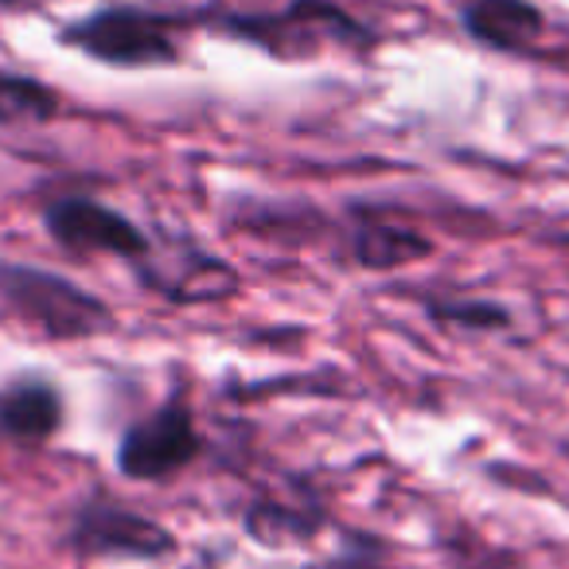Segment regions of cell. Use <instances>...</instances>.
<instances>
[{"mask_svg": "<svg viewBox=\"0 0 569 569\" xmlns=\"http://www.w3.org/2000/svg\"><path fill=\"white\" fill-rule=\"evenodd\" d=\"M0 305L20 325L56 343L98 340V336H110L118 328L110 305L90 289H82L79 281L56 273V269H40L12 258H0Z\"/></svg>", "mask_w": 569, "mask_h": 569, "instance_id": "6da1fadb", "label": "cell"}, {"mask_svg": "<svg viewBox=\"0 0 569 569\" xmlns=\"http://www.w3.org/2000/svg\"><path fill=\"white\" fill-rule=\"evenodd\" d=\"M214 28L234 40H246L273 59H312L325 48L371 51L379 36L356 17L332 4V0H293L281 12H258V17H219Z\"/></svg>", "mask_w": 569, "mask_h": 569, "instance_id": "7a4b0ae2", "label": "cell"}, {"mask_svg": "<svg viewBox=\"0 0 569 569\" xmlns=\"http://www.w3.org/2000/svg\"><path fill=\"white\" fill-rule=\"evenodd\" d=\"M180 24H188V20L121 4V9H98L67 24L59 32V43L82 51L102 67H118V71L176 67L180 63V43H176Z\"/></svg>", "mask_w": 569, "mask_h": 569, "instance_id": "3957f363", "label": "cell"}, {"mask_svg": "<svg viewBox=\"0 0 569 569\" xmlns=\"http://www.w3.org/2000/svg\"><path fill=\"white\" fill-rule=\"evenodd\" d=\"M63 546L82 561H168L180 550L164 522L121 503L110 491H90L74 503Z\"/></svg>", "mask_w": 569, "mask_h": 569, "instance_id": "277c9868", "label": "cell"}, {"mask_svg": "<svg viewBox=\"0 0 569 569\" xmlns=\"http://www.w3.org/2000/svg\"><path fill=\"white\" fill-rule=\"evenodd\" d=\"M203 433L196 426V410L188 406L183 395H172L164 406L149 413V418L126 426L118 437V452L113 465L126 480L137 483H164L180 476L203 457Z\"/></svg>", "mask_w": 569, "mask_h": 569, "instance_id": "5b68a950", "label": "cell"}, {"mask_svg": "<svg viewBox=\"0 0 569 569\" xmlns=\"http://www.w3.org/2000/svg\"><path fill=\"white\" fill-rule=\"evenodd\" d=\"M43 230L51 234V242L59 250H67L71 258H94V253H106V258H118L126 266H137L144 253L152 250L149 230L137 219H129L126 211L102 203V199L90 196H56L43 203L40 211Z\"/></svg>", "mask_w": 569, "mask_h": 569, "instance_id": "8992f818", "label": "cell"}, {"mask_svg": "<svg viewBox=\"0 0 569 569\" xmlns=\"http://www.w3.org/2000/svg\"><path fill=\"white\" fill-rule=\"evenodd\" d=\"M137 281L168 305H219L242 289V277L196 238H160L133 266Z\"/></svg>", "mask_w": 569, "mask_h": 569, "instance_id": "52a82bcc", "label": "cell"}, {"mask_svg": "<svg viewBox=\"0 0 569 569\" xmlns=\"http://www.w3.org/2000/svg\"><path fill=\"white\" fill-rule=\"evenodd\" d=\"M67 402L63 390L48 379V375H12L9 382H0V437L24 449H40V445L56 441L63 429Z\"/></svg>", "mask_w": 569, "mask_h": 569, "instance_id": "ba28073f", "label": "cell"}, {"mask_svg": "<svg viewBox=\"0 0 569 569\" xmlns=\"http://www.w3.org/2000/svg\"><path fill=\"white\" fill-rule=\"evenodd\" d=\"M460 24L480 48L527 56L542 36L546 17L535 0H460Z\"/></svg>", "mask_w": 569, "mask_h": 569, "instance_id": "9c48e42d", "label": "cell"}, {"mask_svg": "<svg viewBox=\"0 0 569 569\" xmlns=\"http://www.w3.org/2000/svg\"><path fill=\"white\" fill-rule=\"evenodd\" d=\"M433 250V238L413 227H398V222L359 219L356 230H351V258H356V266L375 269V273H390V269L426 261Z\"/></svg>", "mask_w": 569, "mask_h": 569, "instance_id": "30bf717a", "label": "cell"}, {"mask_svg": "<svg viewBox=\"0 0 569 569\" xmlns=\"http://www.w3.org/2000/svg\"><path fill=\"white\" fill-rule=\"evenodd\" d=\"M59 94L40 79L0 71V126H48L59 118Z\"/></svg>", "mask_w": 569, "mask_h": 569, "instance_id": "8fae6325", "label": "cell"}, {"mask_svg": "<svg viewBox=\"0 0 569 569\" xmlns=\"http://www.w3.org/2000/svg\"><path fill=\"white\" fill-rule=\"evenodd\" d=\"M328 522V515L320 511H301L289 503H253L246 511L242 527L250 538H258L261 546H284V542H305Z\"/></svg>", "mask_w": 569, "mask_h": 569, "instance_id": "7c38bea8", "label": "cell"}, {"mask_svg": "<svg viewBox=\"0 0 569 569\" xmlns=\"http://www.w3.org/2000/svg\"><path fill=\"white\" fill-rule=\"evenodd\" d=\"M426 317L445 328H465V332L496 336L511 328V309L488 297H441V301H426Z\"/></svg>", "mask_w": 569, "mask_h": 569, "instance_id": "4fadbf2b", "label": "cell"}, {"mask_svg": "<svg viewBox=\"0 0 569 569\" xmlns=\"http://www.w3.org/2000/svg\"><path fill=\"white\" fill-rule=\"evenodd\" d=\"M297 569H395V566L375 546H356V550L332 553V558L309 561V566H297Z\"/></svg>", "mask_w": 569, "mask_h": 569, "instance_id": "5bb4252c", "label": "cell"}, {"mask_svg": "<svg viewBox=\"0 0 569 569\" xmlns=\"http://www.w3.org/2000/svg\"><path fill=\"white\" fill-rule=\"evenodd\" d=\"M28 4H36V0H0V9H28Z\"/></svg>", "mask_w": 569, "mask_h": 569, "instance_id": "9a60e30c", "label": "cell"}]
</instances>
